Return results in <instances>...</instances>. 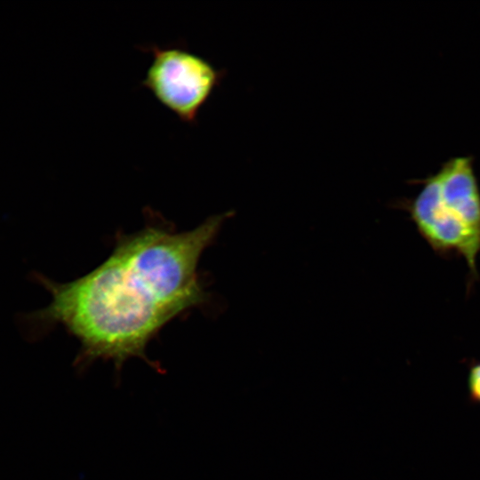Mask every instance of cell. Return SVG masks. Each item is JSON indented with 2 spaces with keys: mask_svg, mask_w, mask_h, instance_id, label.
Returning <instances> with one entry per match:
<instances>
[{
  "mask_svg": "<svg viewBox=\"0 0 480 480\" xmlns=\"http://www.w3.org/2000/svg\"><path fill=\"white\" fill-rule=\"evenodd\" d=\"M227 212L197 227L178 231L153 212L146 225L118 234L110 254L87 274L58 283L39 272L29 278L52 295L48 306L19 313L20 333L34 341L60 325L80 344L76 364L111 361L116 371L132 357L148 359L146 350L170 322L211 300L198 271L200 259L216 239Z\"/></svg>",
  "mask_w": 480,
  "mask_h": 480,
  "instance_id": "6da1fadb",
  "label": "cell"
},
{
  "mask_svg": "<svg viewBox=\"0 0 480 480\" xmlns=\"http://www.w3.org/2000/svg\"><path fill=\"white\" fill-rule=\"evenodd\" d=\"M137 48L151 57L140 87L180 122L196 125L202 108L220 84L226 71L196 53L182 39Z\"/></svg>",
  "mask_w": 480,
  "mask_h": 480,
  "instance_id": "7a4b0ae2",
  "label": "cell"
},
{
  "mask_svg": "<svg viewBox=\"0 0 480 480\" xmlns=\"http://www.w3.org/2000/svg\"><path fill=\"white\" fill-rule=\"evenodd\" d=\"M422 182L444 218L480 236V188L471 157L448 160Z\"/></svg>",
  "mask_w": 480,
  "mask_h": 480,
  "instance_id": "3957f363",
  "label": "cell"
},
{
  "mask_svg": "<svg viewBox=\"0 0 480 480\" xmlns=\"http://www.w3.org/2000/svg\"><path fill=\"white\" fill-rule=\"evenodd\" d=\"M468 388L470 398L474 402L480 404V362L475 363L469 368Z\"/></svg>",
  "mask_w": 480,
  "mask_h": 480,
  "instance_id": "277c9868",
  "label": "cell"
}]
</instances>
